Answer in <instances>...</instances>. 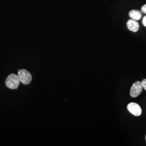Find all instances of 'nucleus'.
I'll use <instances>...</instances> for the list:
<instances>
[{
	"instance_id": "1",
	"label": "nucleus",
	"mask_w": 146,
	"mask_h": 146,
	"mask_svg": "<svg viewBox=\"0 0 146 146\" xmlns=\"http://www.w3.org/2000/svg\"><path fill=\"white\" fill-rule=\"evenodd\" d=\"M20 80L18 75L14 74L9 75L5 80V84L8 88L11 89H16L19 87Z\"/></svg>"
},
{
	"instance_id": "2",
	"label": "nucleus",
	"mask_w": 146,
	"mask_h": 146,
	"mask_svg": "<svg viewBox=\"0 0 146 146\" xmlns=\"http://www.w3.org/2000/svg\"><path fill=\"white\" fill-rule=\"evenodd\" d=\"M20 82L24 84H28L31 82L32 76L31 74L26 69L19 70L17 74Z\"/></svg>"
},
{
	"instance_id": "3",
	"label": "nucleus",
	"mask_w": 146,
	"mask_h": 146,
	"mask_svg": "<svg viewBox=\"0 0 146 146\" xmlns=\"http://www.w3.org/2000/svg\"><path fill=\"white\" fill-rule=\"evenodd\" d=\"M143 89L142 85L140 81H136L133 84L131 90H130V95L133 98L137 97L140 94H141Z\"/></svg>"
},
{
	"instance_id": "4",
	"label": "nucleus",
	"mask_w": 146,
	"mask_h": 146,
	"mask_svg": "<svg viewBox=\"0 0 146 146\" xmlns=\"http://www.w3.org/2000/svg\"><path fill=\"white\" fill-rule=\"evenodd\" d=\"M127 109L133 115L136 116H140L142 113V110L140 106L134 102H131L128 104Z\"/></svg>"
},
{
	"instance_id": "5",
	"label": "nucleus",
	"mask_w": 146,
	"mask_h": 146,
	"mask_svg": "<svg viewBox=\"0 0 146 146\" xmlns=\"http://www.w3.org/2000/svg\"><path fill=\"white\" fill-rule=\"evenodd\" d=\"M127 28L129 30L133 32H136L139 29V23L134 20H130L127 23Z\"/></svg>"
},
{
	"instance_id": "6",
	"label": "nucleus",
	"mask_w": 146,
	"mask_h": 146,
	"mask_svg": "<svg viewBox=\"0 0 146 146\" xmlns=\"http://www.w3.org/2000/svg\"><path fill=\"white\" fill-rule=\"evenodd\" d=\"M129 16L131 19L134 20H139L142 17V14L140 11H131L129 12Z\"/></svg>"
},
{
	"instance_id": "7",
	"label": "nucleus",
	"mask_w": 146,
	"mask_h": 146,
	"mask_svg": "<svg viewBox=\"0 0 146 146\" xmlns=\"http://www.w3.org/2000/svg\"><path fill=\"white\" fill-rule=\"evenodd\" d=\"M141 84H142V85L143 88L145 89L146 90V78L143 79V80L142 81Z\"/></svg>"
},
{
	"instance_id": "8",
	"label": "nucleus",
	"mask_w": 146,
	"mask_h": 146,
	"mask_svg": "<svg viewBox=\"0 0 146 146\" xmlns=\"http://www.w3.org/2000/svg\"><path fill=\"white\" fill-rule=\"evenodd\" d=\"M141 11L143 13L146 14V4L141 8Z\"/></svg>"
},
{
	"instance_id": "9",
	"label": "nucleus",
	"mask_w": 146,
	"mask_h": 146,
	"mask_svg": "<svg viewBox=\"0 0 146 146\" xmlns=\"http://www.w3.org/2000/svg\"><path fill=\"white\" fill-rule=\"evenodd\" d=\"M142 23H143V25H144L146 27V16L143 17V21H142Z\"/></svg>"
},
{
	"instance_id": "10",
	"label": "nucleus",
	"mask_w": 146,
	"mask_h": 146,
	"mask_svg": "<svg viewBox=\"0 0 146 146\" xmlns=\"http://www.w3.org/2000/svg\"></svg>"
}]
</instances>
